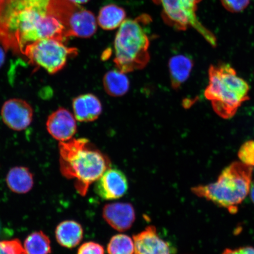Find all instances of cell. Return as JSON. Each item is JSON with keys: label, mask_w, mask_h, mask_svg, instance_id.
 Wrapping results in <instances>:
<instances>
[{"label": "cell", "mask_w": 254, "mask_h": 254, "mask_svg": "<svg viewBox=\"0 0 254 254\" xmlns=\"http://www.w3.org/2000/svg\"><path fill=\"white\" fill-rule=\"evenodd\" d=\"M50 0H4L0 3V45L23 54L44 39H67L62 22L48 10Z\"/></svg>", "instance_id": "cell-1"}, {"label": "cell", "mask_w": 254, "mask_h": 254, "mask_svg": "<svg viewBox=\"0 0 254 254\" xmlns=\"http://www.w3.org/2000/svg\"><path fill=\"white\" fill-rule=\"evenodd\" d=\"M60 170L64 176L75 181V189L82 195L89 186L99 179L110 161L85 138H72L60 142Z\"/></svg>", "instance_id": "cell-2"}, {"label": "cell", "mask_w": 254, "mask_h": 254, "mask_svg": "<svg viewBox=\"0 0 254 254\" xmlns=\"http://www.w3.org/2000/svg\"><path fill=\"white\" fill-rule=\"evenodd\" d=\"M253 169L241 162H234L222 170L217 182L193 187L192 192L231 213L236 212L238 205L249 195Z\"/></svg>", "instance_id": "cell-3"}, {"label": "cell", "mask_w": 254, "mask_h": 254, "mask_svg": "<svg viewBox=\"0 0 254 254\" xmlns=\"http://www.w3.org/2000/svg\"><path fill=\"white\" fill-rule=\"evenodd\" d=\"M208 72L205 97L211 101L219 116L225 119L232 118L241 104L249 99V84L227 64L211 65Z\"/></svg>", "instance_id": "cell-4"}, {"label": "cell", "mask_w": 254, "mask_h": 254, "mask_svg": "<svg viewBox=\"0 0 254 254\" xmlns=\"http://www.w3.org/2000/svg\"><path fill=\"white\" fill-rule=\"evenodd\" d=\"M151 21L150 16L144 14L134 19H127L120 25L114 40V59L120 71L126 74L139 70L150 62V40L145 26Z\"/></svg>", "instance_id": "cell-5"}, {"label": "cell", "mask_w": 254, "mask_h": 254, "mask_svg": "<svg viewBox=\"0 0 254 254\" xmlns=\"http://www.w3.org/2000/svg\"><path fill=\"white\" fill-rule=\"evenodd\" d=\"M162 8V18L165 23L180 31L192 27L204 39L215 47L217 40L214 34L196 17L198 5L202 0H152Z\"/></svg>", "instance_id": "cell-6"}, {"label": "cell", "mask_w": 254, "mask_h": 254, "mask_svg": "<svg viewBox=\"0 0 254 254\" xmlns=\"http://www.w3.org/2000/svg\"><path fill=\"white\" fill-rule=\"evenodd\" d=\"M63 42L53 38L40 40L25 48L23 55L32 65L55 74L64 67L69 58L78 54L77 49L66 46Z\"/></svg>", "instance_id": "cell-7"}, {"label": "cell", "mask_w": 254, "mask_h": 254, "mask_svg": "<svg viewBox=\"0 0 254 254\" xmlns=\"http://www.w3.org/2000/svg\"><path fill=\"white\" fill-rule=\"evenodd\" d=\"M62 23L65 28L67 38H90L97 31V19L93 12L79 5L68 12L62 19Z\"/></svg>", "instance_id": "cell-8"}, {"label": "cell", "mask_w": 254, "mask_h": 254, "mask_svg": "<svg viewBox=\"0 0 254 254\" xmlns=\"http://www.w3.org/2000/svg\"><path fill=\"white\" fill-rule=\"evenodd\" d=\"M33 113L29 103L18 98L6 101L1 111L3 122L9 128L17 131H23L31 125Z\"/></svg>", "instance_id": "cell-9"}, {"label": "cell", "mask_w": 254, "mask_h": 254, "mask_svg": "<svg viewBox=\"0 0 254 254\" xmlns=\"http://www.w3.org/2000/svg\"><path fill=\"white\" fill-rule=\"evenodd\" d=\"M128 181L122 171L109 168L95 182V191L106 200L119 199L128 190Z\"/></svg>", "instance_id": "cell-10"}, {"label": "cell", "mask_w": 254, "mask_h": 254, "mask_svg": "<svg viewBox=\"0 0 254 254\" xmlns=\"http://www.w3.org/2000/svg\"><path fill=\"white\" fill-rule=\"evenodd\" d=\"M75 118L68 110L60 108L48 118L47 129L49 134L60 142L70 140L77 132Z\"/></svg>", "instance_id": "cell-11"}, {"label": "cell", "mask_w": 254, "mask_h": 254, "mask_svg": "<svg viewBox=\"0 0 254 254\" xmlns=\"http://www.w3.org/2000/svg\"><path fill=\"white\" fill-rule=\"evenodd\" d=\"M103 218L114 230L124 232L130 229L135 220L133 206L127 202H114L104 206Z\"/></svg>", "instance_id": "cell-12"}, {"label": "cell", "mask_w": 254, "mask_h": 254, "mask_svg": "<svg viewBox=\"0 0 254 254\" xmlns=\"http://www.w3.org/2000/svg\"><path fill=\"white\" fill-rule=\"evenodd\" d=\"M134 254H170L168 244L158 236L156 228L149 226L133 237Z\"/></svg>", "instance_id": "cell-13"}, {"label": "cell", "mask_w": 254, "mask_h": 254, "mask_svg": "<svg viewBox=\"0 0 254 254\" xmlns=\"http://www.w3.org/2000/svg\"><path fill=\"white\" fill-rule=\"evenodd\" d=\"M72 109L75 119L80 122H94L103 110L101 101L92 94H82L75 98L72 101Z\"/></svg>", "instance_id": "cell-14"}, {"label": "cell", "mask_w": 254, "mask_h": 254, "mask_svg": "<svg viewBox=\"0 0 254 254\" xmlns=\"http://www.w3.org/2000/svg\"><path fill=\"white\" fill-rule=\"evenodd\" d=\"M56 238L60 245L72 249L81 243L83 238V229L78 222L66 220L60 222L55 231Z\"/></svg>", "instance_id": "cell-15"}, {"label": "cell", "mask_w": 254, "mask_h": 254, "mask_svg": "<svg viewBox=\"0 0 254 254\" xmlns=\"http://www.w3.org/2000/svg\"><path fill=\"white\" fill-rule=\"evenodd\" d=\"M6 183L11 191L17 193H26L33 189V174L27 168L15 167L9 171Z\"/></svg>", "instance_id": "cell-16"}, {"label": "cell", "mask_w": 254, "mask_h": 254, "mask_svg": "<svg viewBox=\"0 0 254 254\" xmlns=\"http://www.w3.org/2000/svg\"><path fill=\"white\" fill-rule=\"evenodd\" d=\"M193 67V62L184 55L175 56L170 60L169 71L171 85L174 89L180 87L189 78Z\"/></svg>", "instance_id": "cell-17"}, {"label": "cell", "mask_w": 254, "mask_h": 254, "mask_svg": "<svg viewBox=\"0 0 254 254\" xmlns=\"http://www.w3.org/2000/svg\"><path fill=\"white\" fill-rule=\"evenodd\" d=\"M103 85L105 91L111 96L121 97L129 90V81L126 73L113 69L105 74Z\"/></svg>", "instance_id": "cell-18"}, {"label": "cell", "mask_w": 254, "mask_h": 254, "mask_svg": "<svg viewBox=\"0 0 254 254\" xmlns=\"http://www.w3.org/2000/svg\"><path fill=\"white\" fill-rule=\"evenodd\" d=\"M126 17L125 9L115 4H109L100 9L97 21L103 29L113 30L120 27Z\"/></svg>", "instance_id": "cell-19"}, {"label": "cell", "mask_w": 254, "mask_h": 254, "mask_svg": "<svg viewBox=\"0 0 254 254\" xmlns=\"http://www.w3.org/2000/svg\"><path fill=\"white\" fill-rule=\"evenodd\" d=\"M26 254H50L52 253L50 240L43 231H35L28 236L24 243Z\"/></svg>", "instance_id": "cell-20"}, {"label": "cell", "mask_w": 254, "mask_h": 254, "mask_svg": "<svg viewBox=\"0 0 254 254\" xmlns=\"http://www.w3.org/2000/svg\"><path fill=\"white\" fill-rule=\"evenodd\" d=\"M107 252L109 254H134V241L125 234L116 235L108 244Z\"/></svg>", "instance_id": "cell-21"}, {"label": "cell", "mask_w": 254, "mask_h": 254, "mask_svg": "<svg viewBox=\"0 0 254 254\" xmlns=\"http://www.w3.org/2000/svg\"><path fill=\"white\" fill-rule=\"evenodd\" d=\"M238 155L241 163L248 166L254 167V141L244 143Z\"/></svg>", "instance_id": "cell-22"}, {"label": "cell", "mask_w": 254, "mask_h": 254, "mask_svg": "<svg viewBox=\"0 0 254 254\" xmlns=\"http://www.w3.org/2000/svg\"><path fill=\"white\" fill-rule=\"evenodd\" d=\"M0 254H26L20 241H0Z\"/></svg>", "instance_id": "cell-23"}, {"label": "cell", "mask_w": 254, "mask_h": 254, "mask_svg": "<svg viewBox=\"0 0 254 254\" xmlns=\"http://www.w3.org/2000/svg\"><path fill=\"white\" fill-rule=\"evenodd\" d=\"M222 6L233 13L242 12L249 5L250 0H220Z\"/></svg>", "instance_id": "cell-24"}, {"label": "cell", "mask_w": 254, "mask_h": 254, "mask_svg": "<svg viewBox=\"0 0 254 254\" xmlns=\"http://www.w3.org/2000/svg\"><path fill=\"white\" fill-rule=\"evenodd\" d=\"M77 254H104V250L99 244L87 242L79 247Z\"/></svg>", "instance_id": "cell-25"}, {"label": "cell", "mask_w": 254, "mask_h": 254, "mask_svg": "<svg viewBox=\"0 0 254 254\" xmlns=\"http://www.w3.org/2000/svg\"><path fill=\"white\" fill-rule=\"evenodd\" d=\"M222 254H254V248L243 247L236 249H225Z\"/></svg>", "instance_id": "cell-26"}, {"label": "cell", "mask_w": 254, "mask_h": 254, "mask_svg": "<svg viewBox=\"0 0 254 254\" xmlns=\"http://www.w3.org/2000/svg\"><path fill=\"white\" fill-rule=\"evenodd\" d=\"M5 60V49L0 45V68L4 64Z\"/></svg>", "instance_id": "cell-27"}, {"label": "cell", "mask_w": 254, "mask_h": 254, "mask_svg": "<svg viewBox=\"0 0 254 254\" xmlns=\"http://www.w3.org/2000/svg\"><path fill=\"white\" fill-rule=\"evenodd\" d=\"M9 235V230L6 229L4 227L1 220H0V238L6 237Z\"/></svg>", "instance_id": "cell-28"}, {"label": "cell", "mask_w": 254, "mask_h": 254, "mask_svg": "<svg viewBox=\"0 0 254 254\" xmlns=\"http://www.w3.org/2000/svg\"><path fill=\"white\" fill-rule=\"evenodd\" d=\"M249 193L251 199L252 200L254 204V180H252V184H251Z\"/></svg>", "instance_id": "cell-29"}, {"label": "cell", "mask_w": 254, "mask_h": 254, "mask_svg": "<svg viewBox=\"0 0 254 254\" xmlns=\"http://www.w3.org/2000/svg\"><path fill=\"white\" fill-rule=\"evenodd\" d=\"M68 1L73 3V4H77L80 5V4H85L90 0H68Z\"/></svg>", "instance_id": "cell-30"}, {"label": "cell", "mask_w": 254, "mask_h": 254, "mask_svg": "<svg viewBox=\"0 0 254 254\" xmlns=\"http://www.w3.org/2000/svg\"><path fill=\"white\" fill-rule=\"evenodd\" d=\"M3 1H4V0H0V3H1Z\"/></svg>", "instance_id": "cell-31"}]
</instances>
